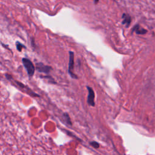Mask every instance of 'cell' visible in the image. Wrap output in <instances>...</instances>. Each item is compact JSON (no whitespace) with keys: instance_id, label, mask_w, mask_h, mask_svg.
Returning <instances> with one entry per match:
<instances>
[{"instance_id":"7","label":"cell","mask_w":155,"mask_h":155,"mask_svg":"<svg viewBox=\"0 0 155 155\" xmlns=\"http://www.w3.org/2000/svg\"><path fill=\"white\" fill-rule=\"evenodd\" d=\"M16 48L17 50L19 51H21L22 49L24 48H25V45L22 44L21 43H20L18 41H16Z\"/></svg>"},{"instance_id":"1","label":"cell","mask_w":155,"mask_h":155,"mask_svg":"<svg viewBox=\"0 0 155 155\" xmlns=\"http://www.w3.org/2000/svg\"><path fill=\"white\" fill-rule=\"evenodd\" d=\"M69 62H68V73L73 79H78V76L75 73H74V53L72 51H69Z\"/></svg>"},{"instance_id":"4","label":"cell","mask_w":155,"mask_h":155,"mask_svg":"<svg viewBox=\"0 0 155 155\" xmlns=\"http://www.w3.org/2000/svg\"><path fill=\"white\" fill-rule=\"evenodd\" d=\"M36 68L39 72L44 73H46V74H48L51 70V67L50 66L45 65L41 62L36 63Z\"/></svg>"},{"instance_id":"8","label":"cell","mask_w":155,"mask_h":155,"mask_svg":"<svg viewBox=\"0 0 155 155\" xmlns=\"http://www.w3.org/2000/svg\"><path fill=\"white\" fill-rule=\"evenodd\" d=\"M64 117L65 119V120L66 121V122L68 125H72V123L71 122V120H70V118L69 117V115L67 113H64Z\"/></svg>"},{"instance_id":"6","label":"cell","mask_w":155,"mask_h":155,"mask_svg":"<svg viewBox=\"0 0 155 155\" xmlns=\"http://www.w3.org/2000/svg\"><path fill=\"white\" fill-rule=\"evenodd\" d=\"M122 24L124 25L126 27H130L131 22V17L130 15L127 13H123L122 16Z\"/></svg>"},{"instance_id":"9","label":"cell","mask_w":155,"mask_h":155,"mask_svg":"<svg viewBox=\"0 0 155 155\" xmlns=\"http://www.w3.org/2000/svg\"><path fill=\"white\" fill-rule=\"evenodd\" d=\"M90 144L93 147H94V148H98L99 147V144L97 142H95V141H92L90 143Z\"/></svg>"},{"instance_id":"2","label":"cell","mask_w":155,"mask_h":155,"mask_svg":"<svg viewBox=\"0 0 155 155\" xmlns=\"http://www.w3.org/2000/svg\"><path fill=\"white\" fill-rule=\"evenodd\" d=\"M22 64H23L24 68L26 69V71L27 72L28 76L32 77L33 76V74L35 73V68L34 65L33 64L32 62L30 59L24 58L22 59Z\"/></svg>"},{"instance_id":"3","label":"cell","mask_w":155,"mask_h":155,"mask_svg":"<svg viewBox=\"0 0 155 155\" xmlns=\"http://www.w3.org/2000/svg\"><path fill=\"white\" fill-rule=\"evenodd\" d=\"M88 90V96H87V104L90 106L94 107L95 105L94 103V92L93 88L89 86H87Z\"/></svg>"},{"instance_id":"5","label":"cell","mask_w":155,"mask_h":155,"mask_svg":"<svg viewBox=\"0 0 155 155\" xmlns=\"http://www.w3.org/2000/svg\"><path fill=\"white\" fill-rule=\"evenodd\" d=\"M132 31L135 32L137 35H145L147 33L148 30L142 27L139 24H136L132 28Z\"/></svg>"},{"instance_id":"10","label":"cell","mask_w":155,"mask_h":155,"mask_svg":"<svg viewBox=\"0 0 155 155\" xmlns=\"http://www.w3.org/2000/svg\"><path fill=\"white\" fill-rule=\"evenodd\" d=\"M98 1H99V0H94V4H97V3L98 2Z\"/></svg>"}]
</instances>
